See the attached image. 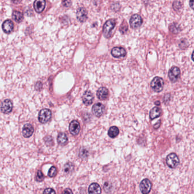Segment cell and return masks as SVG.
Instances as JSON below:
<instances>
[{
  "instance_id": "1",
  "label": "cell",
  "mask_w": 194,
  "mask_h": 194,
  "mask_svg": "<svg viewBox=\"0 0 194 194\" xmlns=\"http://www.w3.org/2000/svg\"><path fill=\"white\" fill-rule=\"evenodd\" d=\"M166 163L169 168H175L179 164V159L175 153H170L166 158Z\"/></svg>"
},
{
  "instance_id": "2",
  "label": "cell",
  "mask_w": 194,
  "mask_h": 194,
  "mask_svg": "<svg viewBox=\"0 0 194 194\" xmlns=\"http://www.w3.org/2000/svg\"><path fill=\"white\" fill-rule=\"evenodd\" d=\"M51 117V112L48 109H43L40 111L38 119L40 123H45L49 122Z\"/></svg>"
},
{
  "instance_id": "3",
  "label": "cell",
  "mask_w": 194,
  "mask_h": 194,
  "mask_svg": "<svg viewBox=\"0 0 194 194\" xmlns=\"http://www.w3.org/2000/svg\"><path fill=\"white\" fill-rule=\"evenodd\" d=\"M164 82L162 78L159 77H155L151 83V86L155 92H159L163 88Z\"/></svg>"
},
{
  "instance_id": "4",
  "label": "cell",
  "mask_w": 194,
  "mask_h": 194,
  "mask_svg": "<svg viewBox=\"0 0 194 194\" xmlns=\"http://www.w3.org/2000/svg\"><path fill=\"white\" fill-rule=\"evenodd\" d=\"M116 22L113 19H109L106 22L103 26V34L106 37H109L112 30L114 29Z\"/></svg>"
},
{
  "instance_id": "5",
  "label": "cell",
  "mask_w": 194,
  "mask_h": 194,
  "mask_svg": "<svg viewBox=\"0 0 194 194\" xmlns=\"http://www.w3.org/2000/svg\"><path fill=\"white\" fill-rule=\"evenodd\" d=\"M152 187V184L148 179H144L141 181L140 185V189L142 194H148Z\"/></svg>"
},
{
  "instance_id": "6",
  "label": "cell",
  "mask_w": 194,
  "mask_h": 194,
  "mask_svg": "<svg viewBox=\"0 0 194 194\" xmlns=\"http://www.w3.org/2000/svg\"><path fill=\"white\" fill-rule=\"evenodd\" d=\"M181 75V71L178 67H173L168 72V77L170 80L173 82H176Z\"/></svg>"
},
{
  "instance_id": "7",
  "label": "cell",
  "mask_w": 194,
  "mask_h": 194,
  "mask_svg": "<svg viewBox=\"0 0 194 194\" xmlns=\"http://www.w3.org/2000/svg\"><path fill=\"white\" fill-rule=\"evenodd\" d=\"M13 109V103L9 99H6L2 102L1 106V110L2 113L8 114Z\"/></svg>"
},
{
  "instance_id": "8",
  "label": "cell",
  "mask_w": 194,
  "mask_h": 194,
  "mask_svg": "<svg viewBox=\"0 0 194 194\" xmlns=\"http://www.w3.org/2000/svg\"><path fill=\"white\" fill-rule=\"evenodd\" d=\"M142 23L141 16L138 14H134L130 19V24L133 28H137L140 26Z\"/></svg>"
},
{
  "instance_id": "9",
  "label": "cell",
  "mask_w": 194,
  "mask_h": 194,
  "mask_svg": "<svg viewBox=\"0 0 194 194\" xmlns=\"http://www.w3.org/2000/svg\"><path fill=\"white\" fill-rule=\"evenodd\" d=\"M80 130V126L79 123L76 120H73L72 121H71L69 126V130L71 133L74 136H76L79 134Z\"/></svg>"
},
{
  "instance_id": "10",
  "label": "cell",
  "mask_w": 194,
  "mask_h": 194,
  "mask_svg": "<svg viewBox=\"0 0 194 194\" xmlns=\"http://www.w3.org/2000/svg\"><path fill=\"white\" fill-rule=\"evenodd\" d=\"M111 54L113 57L116 58L123 57L126 55V51L123 47H116L112 50Z\"/></svg>"
},
{
  "instance_id": "11",
  "label": "cell",
  "mask_w": 194,
  "mask_h": 194,
  "mask_svg": "<svg viewBox=\"0 0 194 194\" xmlns=\"http://www.w3.org/2000/svg\"><path fill=\"white\" fill-rule=\"evenodd\" d=\"M104 109L105 107L102 103H97L93 106V113L96 117H100L103 114Z\"/></svg>"
},
{
  "instance_id": "12",
  "label": "cell",
  "mask_w": 194,
  "mask_h": 194,
  "mask_svg": "<svg viewBox=\"0 0 194 194\" xmlns=\"http://www.w3.org/2000/svg\"><path fill=\"white\" fill-rule=\"evenodd\" d=\"M34 133V128L30 123L25 124L22 129V134L23 137L29 138Z\"/></svg>"
},
{
  "instance_id": "13",
  "label": "cell",
  "mask_w": 194,
  "mask_h": 194,
  "mask_svg": "<svg viewBox=\"0 0 194 194\" xmlns=\"http://www.w3.org/2000/svg\"><path fill=\"white\" fill-rule=\"evenodd\" d=\"M76 17L80 22H84L87 18V12L84 8H80L76 12Z\"/></svg>"
},
{
  "instance_id": "14",
  "label": "cell",
  "mask_w": 194,
  "mask_h": 194,
  "mask_svg": "<svg viewBox=\"0 0 194 194\" xmlns=\"http://www.w3.org/2000/svg\"><path fill=\"white\" fill-rule=\"evenodd\" d=\"M102 189L97 183H93L88 187V194H101Z\"/></svg>"
},
{
  "instance_id": "15",
  "label": "cell",
  "mask_w": 194,
  "mask_h": 194,
  "mask_svg": "<svg viewBox=\"0 0 194 194\" xmlns=\"http://www.w3.org/2000/svg\"><path fill=\"white\" fill-rule=\"evenodd\" d=\"M82 100H83V103L86 106L92 104L93 100V96L92 93L90 91H86L83 94Z\"/></svg>"
},
{
  "instance_id": "16",
  "label": "cell",
  "mask_w": 194,
  "mask_h": 194,
  "mask_svg": "<svg viewBox=\"0 0 194 194\" xmlns=\"http://www.w3.org/2000/svg\"><path fill=\"white\" fill-rule=\"evenodd\" d=\"M2 30L4 31L5 33L9 34L13 31L14 28L13 22H12L11 20H6L2 24Z\"/></svg>"
},
{
  "instance_id": "17",
  "label": "cell",
  "mask_w": 194,
  "mask_h": 194,
  "mask_svg": "<svg viewBox=\"0 0 194 194\" xmlns=\"http://www.w3.org/2000/svg\"><path fill=\"white\" fill-rule=\"evenodd\" d=\"M46 6V2L43 0L35 1L34 4V7L35 11L38 13H41L43 11Z\"/></svg>"
},
{
  "instance_id": "18",
  "label": "cell",
  "mask_w": 194,
  "mask_h": 194,
  "mask_svg": "<svg viewBox=\"0 0 194 194\" xmlns=\"http://www.w3.org/2000/svg\"><path fill=\"white\" fill-rule=\"evenodd\" d=\"M108 96V89L105 87H101L98 89L97 92V96L99 99L101 100H105Z\"/></svg>"
},
{
  "instance_id": "19",
  "label": "cell",
  "mask_w": 194,
  "mask_h": 194,
  "mask_svg": "<svg viewBox=\"0 0 194 194\" xmlns=\"http://www.w3.org/2000/svg\"><path fill=\"white\" fill-rule=\"evenodd\" d=\"M58 144L62 146H64L68 143V137L64 133H60L57 138Z\"/></svg>"
},
{
  "instance_id": "20",
  "label": "cell",
  "mask_w": 194,
  "mask_h": 194,
  "mask_svg": "<svg viewBox=\"0 0 194 194\" xmlns=\"http://www.w3.org/2000/svg\"><path fill=\"white\" fill-rule=\"evenodd\" d=\"M161 115V110L158 107L153 108L150 112V118L151 120H154L159 117Z\"/></svg>"
},
{
  "instance_id": "21",
  "label": "cell",
  "mask_w": 194,
  "mask_h": 194,
  "mask_svg": "<svg viewBox=\"0 0 194 194\" xmlns=\"http://www.w3.org/2000/svg\"><path fill=\"white\" fill-rule=\"evenodd\" d=\"M119 134V128L116 126H112L108 130V136L112 138L117 137Z\"/></svg>"
},
{
  "instance_id": "22",
  "label": "cell",
  "mask_w": 194,
  "mask_h": 194,
  "mask_svg": "<svg viewBox=\"0 0 194 194\" xmlns=\"http://www.w3.org/2000/svg\"><path fill=\"white\" fill-rule=\"evenodd\" d=\"M12 17L17 22H21L23 19V14L22 13L18 11H14L12 14Z\"/></svg>"
},
{
  "instance_id": "23",
  "label": "cell",
  "mask_w": 194,
  "mask_h": 194,
  "mask_svg": "<svg viewBox=\"0 0 194 194\" xmlns=\"http://www.w3.org/2000/svg\"><path fill=\"white\" fill-rule=\"evenodd\" d=\"M74 168V165L71 162L67 163L64 167V172L66 174H70L71 172H72Z\"/></svg>"
},
{
  "instance_id": "24",
  "label": "cell",
  "mask_w": 194,
  "mask_h": 194,
  "mask_svg": "<svg viewBox=\"0 0 194 194\" xmlns=\"http://www.w3.org/2000/svg\"><path fill=\"white\" fill-rule=\"evenodd\" d=\"M170 30L173 33H178L179 31H180V27L177 23H174L170 25Z\"/></svg>"
},
{
  "instance_id": "25",
  "label": "cell",
  "mask_w": 194,
  "mask_h": 194,
  "mask_svg": "<svg viewBox=\"0 0 194 194\" xmlns=\"http://www.w3.org/2000/svg\"><path fill=\"white\" fill-rule=\"evenodd\" d=\"M57 174V168L55 166H52L49 170V172H48V175L51 178H53V177L56 176Z\"/></svg>"
},
{
  "instance_id": "26",
  "label": "cell",
  "mask_w": 194,
  "mask_h": 194,
  "mask_svg": "<svg viewBox=\"0 0 194 194\" xmlns=\"http://www.w3.org/2000/svg\"><path fill=\"white\" fill-rule=\"evenodd\" d=\"M44 141L46 145L48 146H52L54 145L53 138L51 136H46L44 138Z\"/></svg>"
},
{
  "instance_id": "27",
  "label": "cell",
  "mask_w": 194,
  "mask_h": 194,
  "mask_svg": "<svg viewBox=\"0 0 194 194\" xmlns=\"http://www.w3.org/2000/svg\"><path fill=\"white\" fill-rule=\"evenodd\" d=\"M44 179V175L42 172L40 170H38L37 174H36V180L38 182H42Z\"/></svg>"
},
{
  "instance_id": "28",
  "label": "cell",
  "mask_w": 194,
  "mask_h": 194,
  "mask_svg": "<svg viewBox=\"0 0 194 194\" xmlns=\"http://www.w3.org/2000/svg\"><path fill=\"white\" fill-rule=\"evenodd\" d=\"M182 7V2L180 1H175L173 3V8L175 10H178L181 9Z\"/></svg>"
},
{
  "instance_id": "29",
  "label": "cell",
  "mask_w": 194,
  "mask_h": 194,
  "mask_svg": "<svg viewBox=\"0 0 194 194\" xmlns=\"http://www.w3.org/2000/svg\"><path fill=\"white\" fill-rule=\"evenodd\" d=\"M87 154H88V152L85 149H82L80 151L79 156L82 158H86L87 157Z\"/></svg>"
},
{
  "instance_id": "30",
  "label": "cell",
  "mask_w": 194,
  "mask_h": 194,
  "mask_svg": "<svg viewBox=\"0 0 194 194\" xmlns=\"http://www.w3.org/2000/svg\"><path fill=\"white\" fill-rule=\"evenodd\" d=\"M43 194H56V193H55V191L53 189L47 188L44 190Z\"/></svg>"
},
{
  "instance_id": "31",
  "label": "cell",
  "mask_w": 194,
  "mask_h": 194,
  "mask_svg": "<svg viewBox=\"0 0 194 194\" xmlns=\"http://www.w3.org/2000/svg\"><path fill=\"white\" fill-rule=\"evenodd\" d=\"M63 194H73V192L70 189H66L64 191Z\"/></svg>"
},
{
  "instance_id": "32",
  "label": "cell",
  "mask_w": 194,
  "mask_h": 194,
  "mask_svg": "<svg viewBox=\"0 0 194 194\" xmlns=\"http://www.w3.org/2000/svg\"><path fill=\"white\" fill-rule=\"evenodd\" d=\"M160 123H161V121H159L158 123H156L155 125H154V128L155 129H157V128H158L159 127V125H160Z\"/></svg>"
},
{
  "instance_id": "33",
  "label": "cell",
  "mask_w": 194,
  "mask_h": 194,
  "mask_svg": "<svg viewBox=\"0 0 194 194\" xmlns=\"http://www.w3.org/2000/svg\"><path fill=\"white\" fill-rule=\"evenodd\" d=\"M190 4H191V6L192 9H193V4H194V1H190Z\"/></svg>"
},
{
  "instance_id": "34",
  "label": "cell",
  "mask_w": 194,
  "mask_h": 194,
  "mask_svg": "<svg viewBox=\"0 0 194 194\" xmlns=\"http://www.w3.org/2000/svg\"><path fill=\"white\" fill-rule=\"evenodd\" d=\"M155 104L157 106H159V105H160V102H155Z\"/></svg>"
}]
</instances>
